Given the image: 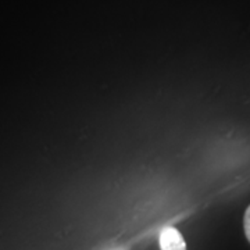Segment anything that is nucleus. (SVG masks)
I'll use <instances>...</instances> for the list:
<instances>
[{"mask_svg": "<svg viewBox=\"0 0 250 250\" xmlns=\"http://www.w3.org/2000/svg\"><path fill=\"white\" fill-rule=\"evenodd\" d=\"M161 250H187V243L177 228L168 227L164 228L160 233Z\"/></svg>", "mask_w": 250, "mask_h": 250, "instance_id": "1", "label": "nucleus"}, {"mask_svg": "<svg viewBox=\"0 0 250 250\" xmlns=\"http://www.w3.org/2000/svg\"><path fill=\"white\" fill-rule=\"evenodd\" d=\"M243 225H245V233H246V238H248V241L250 242V206L248 207L246 213H245Z\"/></svg>", "mask_w": 250, "mask_h": 250, "instance_id": "2", "label": "nucleus"}]
</instances>
